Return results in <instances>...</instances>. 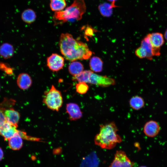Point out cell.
Returning <instances> with one entry per match:
<instances>
[{"instance_id":"603a6c76","label":"cell","mask_w":167,"mask_h":167,"mask_svg":"<svg viewBox=\"0 0 167 167\" xmlns=\"http://www.w3.org/2000/svg\"><path fill=\"white\" fill-rule=\"evenodd\" d=\"M76 92L81 94H85L88 91L89 86L85 82H78L75 85Z\"/></svg>"},{"instance_id":"5bb4252c","label":"cell","mask_w":167,"mask_h":167,"mask_svg":"<svg viewBox=\"0 0 167 167\" xmlns=\"http://www.w3.org/2000/svg\"><path fill=\"white\" fill-rule=\"evenodd\" d=\"M99 163L96 155L93 152L83 159L80 167H97Z\"/></svg>"},{"instance_id":"83f0119b","label":"cell","mask_w":167,"mask_h":167,"mask_svg":"<svg viewBox=\"0 0 167 167\" xmlns=\"http://www.w3.org/2000/svg\"><path fill=\"white\" fill-rule=\"evenodd\" d=\"M4 156L3 152L2 149L0 148V161L2 159Z\"/></svg>"},{"instance_id":"cb8c5ba5","label":"cell","mask_w":167,"mask_h":167,"mask_svg":"<svg viewBox=\"0 0 167 167\" xmlns=\"http://www.w3.org/2000/svg\"><path fill=\"white\" fill-rule=\"evenodd\" d=\"M136 55L140 58H147V52L145 48L140 46L137 48L135 51Z\"/></svg>"},{"instance_id":"7a4b0ae2","label":"cell","mask_w":167,"mask_h":167,"mask_svg":"<svg viewBox=\"0 0 167 167\" xmlns=\"http://www.w3.org/2000/svg\"><path fill=\"white\" fill-rule=\"evenodd\" d=\"M100 127L99 132L94 139L96 145L102 148L110 149L122 141L121 137L117 133L118 129L114 122L101 124Z\"/></svg>"},{"instance_id":"3957f363","label":"cell","mask_w":167,"mask_h":167,"mask_svg":"<svg viewBox=\"0 0 167 167\" xmlns=\"http://www.w3.org/2000/svg\"><path fill=\"white\" fill-rule=\"evenodd\" d=\"M86 10L84 0H74L70 6L63 10L54 12V18L59 24L68 21L79 20L82 17Z\"/></svg>"},{"instance_id":"8fae6325","label":"cell","mask_w":167,"mask_h":167,"mask_svg":"<svg viewBox=\"0 0 167 167\" xmlns=\"http://www.w3.org/2000/svg\"><path fill=\"white\" fill-rule=\"evenodd\" d=\"M147 36L151 45L154 49H160L161 47L164 43V37L161 33L152 32L148 34Z\"/></svg>"},{"instance_id":"9c48e42d","label":"cell","mask_w":167,"mask_h":167,"mask_svg":"<svg viewBox=\"0 0 167 167\" xmlns=\"http://www.w3.org/2000/svg\"><path fill=\"white\" fill-rule=\"evenodd\" d=\"M17 128L6 121L0 126V135L5 140H8L18 133Z\"/></svg>"},{"instance_id":"8992f818","label":"cell","mask_w":167,"mask_h":167,"mask_svg":"<svg viewBox=\"0 0 167 167\" xmlns=\"http://www.w3.org/2000/svg\"><path fill=\"white\" fill-rule=\"evenodd\" d=\"M133 163L122 150L117 151L114 159L109 167H133Z\"/></svg>"},{"instance_id":"e0dca14e","label":"cell","mask_w":167,"mask_h":167,"mask_svg":"<svg viewBox=\"0 0 167 167\" xmlns=\"http://www.w3.org/2000/svg\"><path fill=\"white\" fill-rule=\"evenodd\" d=\"M36 15L35 11L32 9L28 8L22 12L21 18L22 20L25 23L31 24L36 19Z\"/></svg>"},{"instance_id":"5b68a950","label":"cell","mask_w":167,"mask_h":167,"mask_svg":"<svg viewBox=\"0 0 167 167\" xmlns=\"http://www.w3.org/2000/svg\"><path fill=\"white\" fill-rule=\"evenodd\" d=\"M43 101L48 108L58 111L62 106L63 100L61 92L52 85L50 89L45 93Z\"/></svg>"},{"instance_id":"f1b7e54d","label":"cell","mask_w":167,"mask_h":167,"mask_svg":"<svg viewBox=\"0 0 167 167\" xmlns=\"http://www.w3.org/2000/svg\"><path fill=\"white\" fill-rule=\"evenodd\" d=\"M164 36L165 39L167 41V28L165 32Z\"/></svg>"},{"instance_id":"9a60e30c","label":"cell","mask_w":167,"mask_h":167,"mask_svg":"<svg viewBox=\"0 0 167 167\" xmlns=\"http://www.w3.org/2000/svg\"><path fill=\"white\" fill-rule=\"evenodd\" d=\"M14 53L13 46L8 43H4L0 46V56L6 59L11 58Z\"/></svg>"},{"instance_id":"7c38bea8","label":"cell","mask_w":167,"mask_h":167,"mask_svg":"<svg viewBox=\"0 0 167 167\" xmlns=\"http://www.w3.org/2000/svg\"><path fill=\"white\" fill-rule=\"evenodd\" d=\"M4 114L6 121L17 127L20 117L19 113L13 108H10L5 110Z\"/></svg>"},{"instance_id":"d6986e66","label":"cell","mask_w":167,"mask_h":167,"mask_svg":"<svg viewBox=\"0 0 167 167\" xmlns=\"http://www.w3.org/2000/svg\"><path fill=\"white\" fill-rule=\"evenodd\" d=\"M103 62L99 57L94 56L91 58L89 66L92 71L96 72H101L103 69Z\"/></svg>"},{"instance_id":"ba28073f","label":"cell","mask_w":167,"mask_h":167,"mask_svg":"<svg viewBox=\"0 0 167 167\" xmlns=\"http://www.w3.org/2000/svg\"><path fill=\"white\" fill-rule=\"evenodd\" d=\"M161 127L159 123L156 121L150 120L145 124L143 131L146 135L149 137L156 136L159 133Z\"/></svg>"},{"instance_id":"d4e9b609","label":"cell","mask_w":167,"mask_h":167,"mask_svg":"<svg viewBox=\"0 0 167 167\" xmlns=\"http://www.w3.org/2000/svg\"><path fill=\"white\" fill-rule=\"evenodd\" d=\"M5 110H6L0 108V126L6 121L4 114Z\"/></svg>"},{"instance_id":"52a82bcc","label":"cell","mask_w":167,"mask_h":167,"mask_svg":"<svg viewBox=\"0 0 167 167\" xmlns=\"http://www.w3.org/2000/svg\"><path fill=\"white\" fill-rule=\"evenodd\" d=\"M64 65V58L57 54H53L47 58V66L53 72H57L62 69Z\"/></svg>"},{"instance_id":"44dd1931","label":"cell","mask_w":167,"mask_h":167,"mask_svg":"<svg viewBox=\"0 0 167 167\" xmlns=\"http://www.w3.org/2000/svg\"><path fill=\"white\" fill-rule=\"evenodd\" d=\"M70 73L74 76L84 71L83 65L80 62L76 61L72 62L68 67Z\"/></svg>"},{"instance_id":"4316f807","label":"cell","mask_w":167,"mask_h":167,"mask_svg":"<svg viewBox=\"0 0 167 167\" xmlns=\"http://www.w3.org/2000/svg\"><path fill=\"white\" fill-rule=\"evenodd\" d=\"M107 1L110 2L112 5H113L115 8L117 7L118 6L115 5V3L118 0H107Z\"/></svg>"},{"instance_id":"30bf717a","label":"cell","mask_w":167,"mask_h":167,"mask_svg":"<svg viewBox=\"0 0 167 167\" xmlns=\"http://www.w3.org/2000/svg\"><path fill=\"white\" fill-rule=\"evenodd\" d=\"M66 112L69 115V119L71 121H75L81 118L82 112L79 106L74 103L67 104L66 106Z\"/></svg>"},{"instance_id":"484cf974","label":"cell","mask_w":167,"mask_h":167,"mask_svg":"<svg viewBox=\"0 0 167 167\" xmlns=\"http://www.w3.org/2000/svg\"><path fill=\"white\" fill-rule=\"evenodd\" d=\"M93 29L91 26L88 25L86 28L84 33L85 36H90L93 35Z\"/></svg>"},{"instance_id":"ffe728a7","label":"cell","mask_w":167,"mask_h":167,"mask_svg":"<svg viewBox=\"0 0 167 167\" xmlns=\"http://www.w3.org/2000/svg\"><path fill=\"white\" fill-rule=\"evenodd\" d=\"M115 8L111 3L104 2L100 4L98 6L101 14L105 17H109L112 14L113 9Z\"/></svg>"},{"instance_id":"ac0fdd59","label":"cell","mask_w":167,"mask_h":167,"mask_svg":"<svg viewBox=\"0 0 167 167\" xmlns=\"http://www.w3.org/2000/svg\"><path fill=\"white\" fill-rule=\"evenodd\" d=\"M129 103L131 107L136 110L140 109L145 105L143 99L139 96H135L132 97L129 100Z\"/></svg>"},{"instance_id":"7402d4cb","label":"cell","mask_w":167,"mask_h":167,"mask_svg":"<svg viewBox=\"0 0 167 167\" xmlns=\"http://www.w3.org/2000/svg\"><path fill=\"white\" fill-rule=\"evenodd\" d=\"M66 5V0H50L49 6L51 10L55 12L63 10Z\"/></svg>"},{"instance_id":"277c9868","label":"cell","mask_w":167,"mask_h":167,"mask_svg":"<svg viewBox=\"0 0 167 167\" xmlns=\"http://www.w3.org/2000/svg\"><path fill=\"white\" fill-rule=\"evenodd\" d=\"M73 80L78 82H85L102 87H106L116 84L113 79L106 76L99 75L89 70L84 71L73 77Z\"/></svg>"},{"instance_id":"2e32d148","label":"cell","mask_w":167,"mask_h":167,"mask_svg":"<svg viewBox=\"0 0 167 167\" xmlns=\"http://www.w3.org/2000/svg\"><path fill=\"white\" fill-rule=\"evenodd\" d=\"M22 139L18 133L8 139V145L9 147L13 150H17L20 149L23 145Z\"/></svg>"},{"instance_id":"6da1fadb","label":"cell","mask_w":167,"mask_h":167,"mask_svg":"<svg viewBox=\"0 0 167 167\" xmlns=\"http://www.w3.org/2000/svg\"><path fill=\"white\" fill-rule=\"evenodd\" d=\"M59 45L60 52L64 58L71 62L87 59L92 54L86 44L76 40L69 33L61 34Z\"/></svg>"},{"instance_id":"f546056e","label":"cell","mask_w":167,"mask_h":167,"mask_svg":"<svg viewBox=\"0 0 167 167\" xmlns=\"http://www.w3.org/2000/svg\"><path fill=\"white\" fill-rule=\"evenodd\" d=\"M139 167H147L145 166H140Z\"/></svg>"},{"instance_id":"4fadbf2b","label":"cell","mask_w":167,"mask_h":167,"mask_svg":"<svg viewBox=\"0 0 167 167\" xmlns=\"http://www.w3.org/2000/svg\"><path fill=\"white\" fill-rule=\"evenodd\" d=\"M17 83L19 88L22 90H26L31 86L32 81L28 74L22 73L19 74L17 78Z\"/></svg>"}]
</instances>
